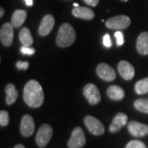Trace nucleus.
Wrapping results in <instances>:
<instances>
[{
	"instance_id": "f257e3e1",
	"label": "nucleus",
	"mask_w": 148,
	"mask_h": 148,
	"mask_svg": "<svg viewBox=\"0 0 148 148\" xmlns=\"http://www.w3.org/2000/svg\"><path fill=\"white\" fill-rule=\"evenodd\" d=\"M23 99L31 108H39L45 101V94L42 86L36 80H30L25 85L23 90Z\"/></svg>"
},
{
	"instance_id": "f03ea898",
	"label": "nucleus",
	"mask_w": 148,
	"mask_h": 148,
	"mask_svg": "<svg viewBox=\"0 0 148 148\" xmlns=\"http://www.w3.org/2000/svg\"><path fill=\"white\" fill-rule=\"evenodd\" d=\"M76 38V32L73 27L69 23H64L59 27L56 43L59 47H69L75 42Z\"/></svg>"
},
{
	"instance_id": "7ed1b4c3",
	"label": "nucleus",
	"mask_w": 148,
	"mask_h": 148,
	"mask_svg": "<svg viewBox=\"0 0 148 148\" xmlns=\"http://www.w3.org/2000/svg\"><path fill=\"white\" fill-rule=\"evenodd\" d=\"M53 135V128L47 123L42 124L39 128L36 137V142L39 147H45L47 145Z\"/></svg>"
},
{
	"instance_id": "20e7f679",
	"label": "nucleus",
	"mask_w": 148,
	"mask_h": 148,
	"mask_svg": "<svg viewBox=\"0 0 148 148\" xmlns=\"http://www.w3.org/2000/svg\"><path fill=\"white\" fill-rule=\"evenodd\" d=\"M131 20L127 16L125 15H119L113 16L107 20L106 26L107 28L110 30H123L126 29L130 26Z\"/></svg>"
},
{
	"instance_id": "39448f33",
	"label": "nucleus",
	"mask_w": 148,
	"mask_h": 148,
	"mask_svg": "<svg viewBox=\"0 0 148 148\" xmlns=\"http://www.w3.org/2000/svg\"><path fill=\"white\" fill-rule=\"evenodd\" d=\"M84 123L86 127L89 130V132L92 133L93 135L100 136L105 132L104 125L99 119H97L95 117L90 116V115L86 116L84 119Z\"/></svg>"
},
{
	"instance_id": "423d86ee",
	"label": "nucleus",
	"mask_w": 148,
	"mask_h": 148,
	"mask_svg": "<svg viewBox=\"0 0 148 148\" xmlns=\"http://www.w3.org/2000/svg\"><path fill=\"white\" fill-rule=\"evenodd\" d=\"M86 144V137L83 130L80 127H76L73 130L71 138L69 140L68 147L69 148H81Z\"/></svg>"
},
{
	"instance_id": "0eeeda50",
	"label": "nucleus",
	"mask_w": 148,
	"mask_h": 148,
	"mask_svg": "<svg viewBox=\"0 0 148 148\" xmlns=\"http://www.w3.org/2000/svg\"><path fill=\"white\" fill-rule=\"evenodd\" d=\"M83 95L90 105H96L101 101V93L94 84H86L83 88Z\"/></svg>"
},
{
	"instance_id": "6e6552de",
	"label": "nucleus",
	"mask_w": 148,
	"mask_h": 148,
	"mask_svg": "<svg viewBox=\"0 0 148 148\" xmlns=\"http://www.w3.org/2000/svg\"><path fill=\"white\" fill-rule=\"evenodd\" d=\"M13 26L12 23L7 22L3 24L1 30H0V40L2 44L8 47L11 46L12 41H13V36H14V31H13Z\"/></svg>"
},
{
	"instance_id": "1a4fd4ad",
	"label": "nucleus",
	"mask_w": 148,
	"mask_h": 148,
	"mask_svg": "<svg viewBox=\"0 0 148 148\" xmlns=\"http://www.w3.org/2000/svg\"><path fill=\"white\" fill-rule=\"evenodd\" d=\"M96 73L100 78L106 82H112L116 78L114 69L105 63H101L96 67Z\"/></svg>"
},
{
	"instance_id": "9d476101",
	"label": "nucleus",
	"mask_w": 148,
	"mask_h": 148,
	"mask_svg": "<svg viewBox=\"0 0 148 148\" xmlns=\"http://www.w3.org/2000/svg\"><path fill=\"white\" fill-rule=\"evenodd\" d=\"M127 130L136 138H143L148 135V125L137 121H131L127 124Z\"/></svg>"
},
{
	"instance_id": "9b49d317",
	"label": "nucleus",
	"mask_w": 148,
	"mask_h": 148,
	"mask_svg": "<svg viewBox=\"0 0 148 148\" xmlns=\"http://www.w3.org/2000/svg\"><path fill=\"white\" fill-rule=\"evenodd\" d=\"M35 121L31 115L29 114H25L22 117L21 121V135L23 137H31L33 132L35 131Z\"/></svg>"
},
{
	"instance_id": "f8f14e48",
	"label": "nucleus",
	"mask_w": 148,
	"mask_h": 148,
	"mask_svg": "<svg viewBox=\"0 0 148 148\" xmlns=\"http://www.w3.org/2000/svg\"><path fill=\"white\" fill-rule=\"evenodd\" d=\"M55 20L54 17L50 14H47L44 16L41 20L40 25L39 27L38 33L41 36H46L50 32H52L54 27Z\"/></svg>"
},
{
	"instance_id": "ddd939ff",
	"label": "nucleus",
	"mask_w": 148,
	"mask_h": 148,
	"mask_svg": "<svg viewBox=\"0 0 148 148\" xmlns=\"http://www.w3.org/2000/svg\"><path fill=\"white\" fill-rule=\"evenodd\" d=\"M118 71L122 77L127 81L132 79L134 77V74H135V70H134L133 66L125 60L120 61L119 63Z\"/></svg>"
},
{
	"instance_id": "4468645a",
	"label": "nucleus",
	"mask_w": 148,
	"mask_h": 148,
	"mask_svg": "<svg viewBox=\"0 0 148 148\" xmlns=\"http://www.w3.org/2000/svg\"><path fill=\"white\" fill-rule=\"evenodd\" d=\"M127 123V116L123 113H119L113 119L110 126V131L113 133L119 132L121 128Z\"/></svg>"
},
{
	"instance_id": "2eb2a0df",
	"label": "nucleus",
	"mask_w": 148,
	"mask_h": 148,
	"mask_svg": "<svg viewBox=\"0 0 148 148\" xmlns=\"http://www.w3.org/2000/svg\"><path fill=\"white\" fill-rule=\"evenodd\" d=\"M72 13L75 17H78L83 20H91L95 17L94 12L86 7L75 8L72 11Z\"/></svg>"
},
{
	"instance_id": "dca6fc26",
	"label": "nucleus",
	"mask_w": 148,
	"mask_h": 148,
	"mask_svg": "<svg viewBox=\"0 0 148 148\" xmlns=\"http://www.w3.org/2000/svg\"><path fill=\"white\" fill-rule=\"evenodd\" d=\"M137 50L142 55L148 54V32H143L138 37Z\"/></svg>"
},
{
	"instance_id": "f3484780",
	"label": "nucleus",
	"mask_w": 148,
	"mask_h": 148,
	"mask_svg": "<svg viewBox=\"0 0 148 148\" xmlns=\"http://www.w3.org/2000/svg\"><path fill=\"white\" fill-rule=\"evenodd\" d=\"M27 17V12L25 10H21V9H17L14 11L12 16V21L11 23L12 24V26L16 28L21 27L23 25V23L25 22L26 19Z\"/></svg>"
},
{
	"instance_id": "a211bd4d",
	"label": "nucleus",
	"mask_w": 148,
	"mask_h": 148,
	"mask_svg": "<svg viewBox=\"0 0 148 148\" xmlns=\"http://www.w3.org/2000/svg\"><path fill=\"white\" fill-rule=\"evenodd\" d=\"M107 95L113 101H122L124 97V90L119 86H110L107 89Z\"/></svg>"
},
{
	"instance_id": "6ab92c4d",
	"label": "nucleus",
	"mask_w": 148,
	"mask_h": 148,
	"mask_svg": "<svg viewBox=\"0 0 148 148\" xmlns=\"http://www.w3.org/2000/svg\"><path fill=\"white\" fill-rule=\"evenodd\" d=\"M6 103L7 105L11 106L16 102L18 97V91L16 90V86L13 84H8L5 87Z\"/></svg>"
},
{
	"instance_id": "aec40b11",
	"label": "nucleus",
	"mask_w": 148,
	"mask_h": 148,
	"mask_svg": "<svg viewBox=\"0 0 148 148\" xmlns=\"http://www.w3.org/2000/svg\"><path fill=\"white\" fill-rule=\"evenodd\" d=\"M19 39L20 41L24 46H32L33 44V38L30 30L27 27H23L19 33Z\"/></svg>"
},
{
	"instance_id": "412c9836",
	"label": "nucleus",
	"mask_w": 148,
	"mask_h": 148,
	"mask_svg": "<svg viewBox=\"0 0 148 148\" xmlns=\"http://www.w3.org/2000/svg\"><path fill=\"white\" fill-rule=\"evenodd\" d=\"M135 91L138 95H144L148 92V77L138 81L134 86Z\"/></svg>"
},
{
	"instance_id": "4be33fe9",
	"label": "nucleus",
	"mask_w": 148,
	"mask_h": 148,
	"mask_svg": "<svg viewBox=\"0 0 148 148\" xmlns=\"http://www.w3.org/2000/svg\"><path fill=\"white\" fill-rule=\"evenodd\" d=\"M133 105L137 110L148 114V99H138L134 101Z\"/></svg>"
},
{
	"instance_id": "5701e85b",
	"label": "nucleus",
	"mask_w": 148,
	"mask_h": 148,
	"mask_svg": "<svg viewBox=\"0 0 148 148\" xmlns=\"http://www.w3.org/2000/svg\"><path fill=\"white\" fill-rule=\"evenodd\" d=\"M9 123V114L5 110H1L0 112V125L5 127Z\"/></svg>"
},
{
	"instance_id": "b1692460",
	"label": "nucleus",
	"mask_w": 148,
	"mask_h": 148,
	"mask_svg": "<svg viewBox=\"0 0 148 148\" xmlns=\"http://www.w3.org/2000/svg\"><path fill=\"white\" fill-rule=\"evenodd\" d=\"M125 148H147L145 143L138 141V140H132L127 143Z\"/></svg>"
},
{
	"instance_id": "393cba45",
	"label": "nucleus",
	"mask_w": 148,
	"mask_h": 148,
	"mask_svg": "<svg viewBox=\"0 0 148 148\" xmlns=\"http://www.w3.org/2000/svg\"><path fill=\"white\" fill-rule=\"evenodd\" d=\"M36 52V49L31 46H24L22 45L21 48V53H23L24 55H32Z\"/></svg>"
},
{
	"instance_id": "a878e982",
	"label": "nucleus",
	"mask_w": 148,
	"mask_h": 148,
	"mask_svg": "<svg viewBox=\"0 0 148 148\" xmlns=\"http://www.w3.org/2000/svg\"><path fill=\"white\" fill-rule=\"evenodd\" d=\"M114 36L116 38V42L118 46H121L123 45L124 40H123V32L118 31L114 33Z\"/></svg>"
},
{
	"instance_id": "bb28decb",
	"label": "nucleus",
	"mask_w": 148,
	"mask_h": 148,
	"mask_svg": "<svg viewBox=\"0 0 148 148\" xmlns=\"http://www.w3.org/2000/svg\"><path fill=\"white\" fill-rule=\"evenodd\" d=\"M16 67L19 70H27L29 68V62L27 61H17L16 64Z\"/></svg>"
},
{
	"instance_id": "cd10ccee",
	"label": "nucleus",
	"mask_w": 148,
	"mask_h": 148,
	"mask_svg": "<svg viewBox=\"0 0 148 148\" xmlns=\"http://www.w3.org/2000/svg\"><path fill=\"white\" fill-rule=\"evenodd\" d=\"M103 45L107 48H110L112 45V43H111L110 36L109 34H106L105 35V36L103 38Z\"/></svg>"
},
{
	"instance_id": "c85d7f7f",
	"label": "nucleus",
	"mask_w": 148,
	"mask_h": 148,
	"mask_svg": "<svg viewBox=\"0 0 148 148\" xmlns=\"http://www.w3.org/2000/svg\"><path fill=\"white\" fill-rule=\"evenodd\" d=\"M87 5L91 6V7H95L99 4L100 0H83Z\"/></svg>"
},
{
	"instance_id": "c756f323",
	"label": "nucleus",
	"mask_w": 148,
	"mask_h": 148,
	"mask_svg": "<svg viewBox=\"0 0 148 148\" xmlns=\"http://www.w3.org/2000/svg\"><path fill=\"white\" fill-rule=\"evenodd\" d=\"M26 4L27 6H32L33 5V0H25Z\"/></svg>"
},
{
	"instance_id": "7c9ffc66",
	"label": "nucleus",
	"mask_w": 148,
	"mask_h": 148,
	"mask_svg": "<svg viewBox=\"0 0 148 148\" xmlns=\"http://www.w3.org/2000/svg\"><path fill=\"white\" fill-rule=\"evenodd\" d=\"M3 15H4V10H3V8H0V17H3Z\"/></svg>"
},
{
	"instance_id": "2f4dec72",
	"label": "nucleus",
	"mask_w": 148,
	"mask_h": 148,
	"mask_svg": "<svg viewBox=\"0 0 148 148\" xmlns=\"http://www.w3.org/2000/svg\"><path fill=\"white\" fill-rule=\"evenodd\" d=\"M14 148H26L23 145H21V144H18V145H16L14 147Z\"/></svg>"
},
{
	"instance_id": "473e14b6",
	"label": "nucleus",
	"mask_w": 148,
	"mask_h": 148,
	"mask_svg": "<svg viewBox=\"0 0 148 148\" xmlns=\"http://www.w3.org/2000/svg\"><path fill=\"white\" fill-rule=\"evenodd\" d=\"M73 6L75 7V8H78V7H80L79 4H78V3H73Z\"/></svg>"
},
{
	"instance_id": "72a5a7b5",
	"label": "nucleus",
	"mask_w": 148,
	"mask_h": 148,
	"mask_svg": "<svg viewBox=\"0 0 148 148\" xmlns=\"http://www.w3.org/2000/svg\"><path fill=\"white\" fill-rule=\"evenodd\" d=\"M121 1H123V2H127V1H128V0H121Z\"/></svg>"
}]
</instances>
